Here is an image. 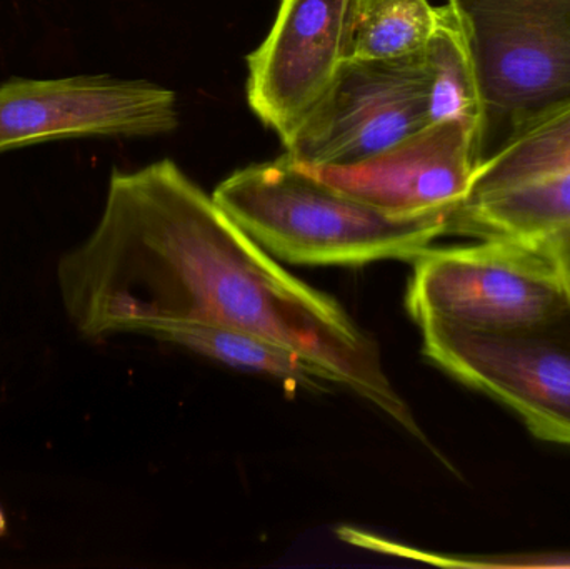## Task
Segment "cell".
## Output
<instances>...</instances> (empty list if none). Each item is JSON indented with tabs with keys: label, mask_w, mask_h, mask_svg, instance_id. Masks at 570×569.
I'll list each match as a JSON object with an SVG mask.
<instances>
[{
	"label": "cell",
	"mask_w": 570,
	"mask_h": 569,
	"mask_svg": "<svg viewBox=\"0 0 570 569\" xmlns=\"http://www.w3.org/2000/svg\"><path fill=\"white\" fill-rule=\"evenodd\" d=\"M179 126L174 90L110 76L0 84V154L82 137H144Z\"/></svg>",
	"instance_id": "cell-7"
},
{
	"label": "cell",
	"mask_w": 570,
	"mask_h": 569,
	"mask_svg": "<svg viewBox=\"0 0 570 569\" xmlns=\"http://www.w3.org/2000/svg\"><path fill=\"white\" fill-rule=\"evenodd\" d=\"M57 284L82 336L153 334L173 323L257 334L304 354L428 441L377 343L337 300L285 271L170 159L114 170L99 223L63 254Z\"/></svg>",
	"instance_id": "cell-1"
},
{
	"label": "cell",
	"mask_w": 570,
	"mask_h": 569,
	"mask_svg": "<svg viewBox=\"0 0 570 569\" xmlns=\"http://www.w3.org/2000/svg\"><path fill=\"white\" fill-rule=\"evenodd\" d=\"M264 42L247 56V102L287 139L352 59L357 0H279Z\"/></svg>",
	"instance_id": "cell-8"
},
{
	"label": "cell",
	"mask_w": 570,
	"mask_h": 569,
	"mask_svg": "<svg viewBox=\"0 0 570 569\" xmlns=\"http://www.w3.org/2000/svg\"><path fill=\"white\" fill-rule=\"evenodd\" d=\"M407 310L415 323L438 321L482 333H554L570 323L564 271L541 244L478 239L414 259Z\"/></svg>",
	"instance_id": "cell-3"
},
{
	"label": "cell",
	"mask_w": 570,
	"mask_h": 569,
	"mask_svg": "<svg viewBox=\"0 0 570 569\" xmlns=\"http://www.w3.org/2000/svg\"><path fill=\"white\" fill-rule=\"evenodd\" d=\"M461 22H495L538 30L570 43V0H449Z\"/></svg>",
	"instance_id": "cell-13"
},
{
	"label": "cell",
	"mask_w": 570,
	"mask_h": 569,
	"mask_svg": "<svg viewBox=\"0 0 570 569\" xmlns=\"http://www.w3.org/2000/svg\"><path fill=\"white\" fill-rule=\"evenodd\" d=\"M213 197L271 256L301 266L414 261L449 230L448 216L399 217L367 206L287 154L236 170Z\"/></svg>",
	"instance_id": "cell-2"
},
{
	"label": "cell",
	"mask_w": 570,
	"mask_h": 569,
	"mask_svg": "<svg viewBox=\"0 0 570 569\" xmlns=\"http://www.w3.org/2000/svg\"><path fill=\"white\" fill-rule=\"evenodd\" d=\"M475 140L478 130L472 124L439 120L358 163L302 167L322 183L391 216L451 219L478 169Z\"/></svg>",
	"instance_id": "cell-9"
},
{
	"label": "cell",
	"mask_w": 570,
	"mask_h": 569,
	"mask_svg": "<svg viewBox=\"0 0 570 569\" xmlns=\"http://www.w3.org/2000/svg\"><path fill=\"white\" fill-rule=\"evenodd\" d=\"M150 336L179 344L234 370L263 374L291 390L324 393L334 377L292 347L246 331L206 324L173 323L157 327Z\"/></svg>",
	"instance_id": "cell-10"
},
{
	"label": "cell",
	"mask_w": 570,
	"mask_h": 569,
	"mask_svg": "<svg viewBox=\"0 0 570 569\" xmlns=\"http://www.w3.org/2000/svg\"><path fill=\"white\" fill-rule=\"evenodd\" d=\"M535 244L544 246L558 259L561 266L570 267V227L559 230V233L552 234L548 239Z\"/></svg>",
	"instance_id": "cell-14"
},
{
	"label": "cell",
	"mask_w": 570,
	"mask_h": 569,
	"mask_svg": "<svg viewBox=\"0 0 570 569\" xmlns=\"http://www.w3.org/2000/svg\"><path fill=\"white\" fill-rule=\"evenodd\" d=\"M424 354L461 383L494 398L539 440L570 447V344L554 333H482L419 324Z\"/></svg>",
	"instance_id": "cell-6"
},
{
	"label": "cell",
	"mask_w": 570,
	"mask_h": 569,
	"mask_svg": "<svg viewBox=\"0 0 570 569\" xmlns=\"http://www.w3.org/2000/svg\"><path fill=\"white\" fill-rule=\"evenodd\" d=\"M428 124L429 76L422 52L401 59H348L283 146L301 166H344L389 149Z\"/></svg>",
	"instance_id": "cell-4"
},
{
	"label": "cell",
	"mask_w": 570,
	"mask_h": 569,
	"mask_svg": "<svg viewBox=\"0 0 570 569\" xmlns=\"http://www.w3.org/2000/svg\"><path fill=\"white\" fill-rule=\"evenodd\" d=\"M441 7L429 0H357L352 59H401L421 53Z\"/></svg>",
	"instance_id": "cell-12"
},
{
	"label": "cell",
	"mask_w": 570,
	"mask_h": 569,
	"mask_svg": "<svg viewBox=\"0 0 570 569\" xmlns=\"http://www.w3.org/2000/svg\"><path fill=\"white\" fill-rule=\"evenodd\" d=\"M570 227V104L479 164L448 234L541 243Z\"/></svg>",
	"instance_id": "cell-5"
},
{
	"label": "cell",
	"mask_w": 570,
	"mask_h": 569,
	"mask_svg": "<svg viewBox=\"0 0 570 569\" xmlns=\"http://www.w3.org/2000/svg\"><path fill=\"white\" fill-rule=\"evenodd\" d=\"M7 533V520L6 513H3L2 508H0V538Z\"/></svg>",
	"instance_id": "cell-15"
},
{
	"label": "cell",
	"mask_w": 570,
	"mask_h": 569,
	"mask_svg": "<svg viewBox=\"0 0 570 569\" xmlns=\"http://www.w3.org/2000/svg\"><path fill=\"white\" fill-rule=\"evenodd\" d=\"M558 261V259H556ZM562 267V271H564V276H566V281H568V286H569V291H570V267H564V266H561Z\"/></svg>",
	"instance_id": "cell-16"
},
{
	"label": "cell",
	"mask_w": 570,
	"mask_h": 569,
	"mask_svg": "<svg viewBox=\"0 0 570 569\" xmlns=\"http://www.w3.org/2000/svg\"><path fill=\"white\" fill-rule=\"evenodd\" d=\"M422 57L429 76V122L459 119L479 130L478 76L464 30L449 3L441 7L438 27L422 50Z\"/></svg>",
	"instance_id": "cell-11"
}]
</instances>
